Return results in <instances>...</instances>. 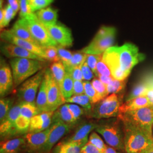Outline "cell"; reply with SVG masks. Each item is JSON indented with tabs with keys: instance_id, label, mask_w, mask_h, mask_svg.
<instances>
[{
	"instance_id": "obj_34",
	"label": "cell",
	"mask_w": 153,
	"mask_h": 153,
	"mask_svg": "<svg viewBox=\"0 0 153 153\" xmlns=\"http://www.w3.org/2000/svg\"><path fill=\"white\" fill-rule=\"evenodd\" d=\"M13 100L10 98H1L0 100V121L5 119L6 116L11 109Z\"/></svg>"
},
{
	"instance_id": "obj_26",
	"label": "cell",
	"mask_w": 153,
	"mask_h": 153,
	"mask_svg": "<svg viewBox=\"0 0 153 153\" xmlns=\"http://www.w3.org/2000/svg\"><path fill=\"white\" fill-rule=\"evenodd\" d=\"M26 143L25 138H16L1 142L0 153H16Z\"/></svg>"
},
{
	"instance_id": "obj_47",
	"label": "cell",
	"mask_w": 153,
	"mask_h": 153,
	"mask_svg": "<svg viewBox=\"0 0 153 153\" xmlns=\"http://www.w3.org/2000/svg\"><path fill=\"white\" fill-rule=\"evenodd\" d=\"M68 108L71 112V114L73 115L75 120L78 122V120L82 115L85 114L86 111L84 108L80 107L78 104H67Z\"/></svg>"
},
{
	"instance_id": "obj_48",
	"label": "cell",
	"mask_w": 153,
	"mask_h": 153,
	"mask_svg": "<svg viewBox=\"0 0 153 153\" xmlns=\"http://www.w3.org/2000/svg\"><path fill=\"white\" fill-rule=\"evenodd\" d=\"M81 70H82L83 79L85 81H90L93 79L95 76V74L92 71V70L90 69V68L88 66V64L86 61H85L82 65L81 66Z\"/></svg>"
},
{
	"instance_id": "obj_56",
	"label": "cell",
	"mask_w": 153,
	"mask_h": 153,
	"mask_svg": "<svg viewBox=\"0 0 153 153\" xmlns=\"http://www.w3.org/2000/svg\"><path fill=\"white\" fill-rule=\"evenodd\" d=\"M140 153H153V144Z\"/></svg>"
},
{
	"instance_id": "obj_50",
	"label": "cell",
	"mask_w": 153,
	"mask_h": 153,
	"mask_svg": "<svg viewBox=\"0 0 153 153\" xmlns=\"http://www.w3.org/2000/svg\"><path fill=\"white\" fill-rule=\"evenodd\" d=\"M84 94L85 88L83 82L82 81H74V95H82Z\"/></svg>"
},
{
	"instance_id": "obj_20",
	"label": "cell",
	"mask_w": 153,
	"mask_h": 153,
	"mask_svg": "<svg viewBox=\"0 0 153 153\" xmlns=\"http://www.w3.org/2000/svg\"><path fill=\"white\" fill-rule=\"evenodd\" d=\"M88 141V140L79 141L66 140L60 142L55 146L53 153H81V149Z\"/></svg>"
},
{
	"instance_id": "obj_54",
	"label": "cell",
	"mask_w": 153,
	"mask_h": 153,
	"mask_svg": "<svg viewBox=\"0 0 153 153\" xmlns=\"http://www.w3.org/2000/svg\"><path fill=\"white\" fill-rule=\"evenodd\" d=\"M103 153H117V152H116V150L114 148L107 145L105 150H104V152Z\"/></svg>"
},
{
	"instance_id": "obj_8",
	"label": "cell",
	"mask_w": 153,
	"mask_h": 153,
	"mask_svg": "<svg viewBox=\"0 0 153 153\" xmlns=\"http://www.w3.org/2000/svg\"><path fill=\"white\" fill-rule=\"evenodd\" d=\"M116 48L121 68L128 74L134 66L145 59L144 55L139 53L138 48L134 44L126 43Z\"/></svg>"
},
{
	"instance_id": "obj_22",
	"label": "cell",
	"mask_w": 153,
	"mask_h": 153,
	"mask_svg": "<svg viewBox=\"0 0 153 153\" xmlns=\"http://www.w3.org/2000/svg\"><path fill=\"white\" fill-rule=\"evenodd\" d=\"M148 107H150V103L149 99L146 96H141L126 100L124 103L121 105L119 113L136 110Z\"/></svg>"
},
{
	"instance_id": "obj_45",
	"label": "cell",
	"mask_w": 153,
	"mask_h": 153,
	"mask_svg": "<svg viewBox=\"0 0 153 153\" xmlns=\"http://www.w3.org/2000/svg\"><path fill=\"white\" fill-rule=\"evenodd\" d=\"M65 69L66 73L69 74L74 81H83V76L82 74L81 66L66 68Z\"/></svg>"
},
{
	"instance_id": "obj_9",
	"label": "cell",
	"mask_w": 153,
	"mask_h": 153,
	"mask_svg": "<svg viewBox=\"0 0 153 153\" xmlns=\"http://www.w3.org/2000/svg\"><path fill=\"white\" fill-rule=\"evenodd\" d=\"M26 25L33 38L42 47L57 46L58 43L52 38L46 27L39 21L35 13L25 18Z\"/></svg>"
},
{
	"instance_id": "obj_35",
	"label": "cell",
	"mask_w": 153,
	"mask_h": 153,
	"mask_svg": "<svg viewBox=\"0 0 153 153\" xmlns=\"http://www.w3.org/2000/svg\"><path fill=\"white\" fill-rule=\"evenodd\" d=\"M57 48L60 59L62 62L64 66L66 67L69 66L73 53H72L71 51L64 48V47H62L60 45H58Z\"/></svg>"
},
{
	"instance_id": "obj_12",
	"label": "cell",
	"mask_w": 153,
	"mask_h": 153,
	"mask_svg": "<svg viewBox=\"0 0 153 153\" xmlns=\"http://www.w3.org/2000/svg\"><path fill=\"white\" fill-rule=\"evenodd\" d=\"M102 59L109 67L112 77L117 80L124 81L129 74L121 68L116 47H111L103 54Z\"/></svg>"
},
{
	"instance_id": "obj_41",
	"label": "cell",
	"mask_w": 153,
	"mask_h": 153,
	"mask_svg": "<svg viewBox=\"0 0 153 153\" xmlns=\"http://www.w3.org/2000/svg\"><path fill=\"white\" fill-rule=\"evenodd\" d=\"M43 48L46 55L47 60L53 62L60 61L58 54V50L57 46H50Z\"/></svg>"
},
{
	"instance_id": "obj_38",
	"label": "cell",
	"mask_w": 153,
	"mask_h": 153,
	"mask_svg": "<svg viewBox=\"0 0 153 153\" xmlns=\"http://www.w3.org/2000/svg\"><path fill=\"white\" fill-rule=\"evenodd\" d=\"M88 141L95 146L102 153L104 152L107 147L103 140L99 136L97 131H93L90 134L88 137Z\"/></svg>"
},
{
	"instance_id": "obj_28",
	"label": "cell",
	"mask_w": 153,
	"mask_h": 153,
	"mask_svg": "<svg viewBox=\"0 0 153 153\" xmlns=\"http://www.w3.org/2000/svg\"><path fill=\"white\" fill-rule=\"evenodd\" d=\"M66 102L79 105L85 109L86 112H90L92 109L91 101L85 94L82 95H74L70 98L68 99Z\"/></svg>"
},
{
	"instance_id": "obj_52",
	"label": "cell",
	"mask_w": 153,
	"mask_h": 153,
	"mask_svg": "<svg viewBox=\"0 0 153 153\" xmlns=\"http://www.w3.org/2000/svg\"><path fill=\"white\" fill-rule=\"evenodd\" d=\"M99 79L104 83L105 85H108L110 82L112 81L114 78L112 76H103L100 75L98 76Z\"/></svg>"
},
{
	"instance_id": "obj_25",
	"label": "cell",
	"mask_w": 153,
	"mask_h": 153,
	"mask_svg": "<svg viewBox=\"0 0 153 153\" xmlns=\"http://www.w3.org/2000/svg\"><path fill=\"white\" fill-rule=\"evenodd\" d=\"M47 93H48V81L44 74V78L39 88L38 94L35 102L40 113L47 111Z\"/></svg>"
},
{
	"instance_id": "obj_46",
	"label": "cell",
	"mask_w": 153,
	"mask_h": 153,
	"mask_svg": "<svg viewBox=\"0 0 153 153\" xmlns=\"http://www.w3.org/2000/svg\"><path fill=\"white\" fill-rule=\"evenodd\" d=\"M103 55H88L86 58L85 61L88 64V66L90 68L92 71L95 74L96 72L97 65L100 60L102 58Z\"/></svg>"
},
{
	"instance_id": "obj_14",
	"label": "cell",
	"mask_w": 153,
	"mask_h": 153,
	"mask_svg": "<svg viewBox=\"0 0 153 153\" xmlns=\"http://www.w3.org/2000/svg\"><path fill=\"white\" fill-rule=\"evenodd\" d=\"M52 38L58 43L64 47H71L73 38L71 30L61 24H55L46 27Z\"/></svg>"
},
{
	"instance_id": "obj_43",
	"label": "cell",
	"mask_w": 153,
	"mask_h": 153,
	"mask_svg": "<svg viewBox=\"0 0 153 153\" xmlns=\"http://www.w3.org/2000/svg\"><path fill=\"white\" fill-rule=\"evenodd\" d=\"M95 75L97 77L100 75L112 76L109 67L105 64L102 58L99 61L97 65L96 72L95 73Z\"/></svg>"
},
{
	"instance_id": "obj_10",
	"label": "cell",
	"mask_w": 153,
	"mask_h": 153,
	"mask_svg": "<svg viewBox=\"0 0 153 153\" xmlns=\"http://www.w3.org/2000/svg\"><path fill=\"white\" fill-rule=\"evenodd\" d=\"M45 75L48 81L47 111L55 112L62 105L65 103V99L62 94L58 83L52 76L50 69L46 68Z\"/></svg>"
},
{
	"instance_id": "obj_21",
	"label": "cell",
	"mask_w": 153,
	"mask_h": 153,
	"mask_svg": "<svg viewBox=\"0 0 153 153\" xmlns=\"http://www.w3.org/2000/svg\"><path fill=\"white\" fill-rule=\"evenodd\" d=\"M97 126V124L93 122L84 123L78 127L74 134L67 140L71 141L88 140V134L95 129Z\"/></svg>"
},
{
	"instance_id": "obj_51",
	"label": "cell",
	"mask_w": 153,
	"mask_h": 153,
	"mask_svg": "<svg viewBox=\"0 0 153 153\" xmlns=\"http://www.w3.org/2000/svg\"><path fill=\"white\" fill-rule=\"evenodd\" d=\"M8 4L10 6L14 11L17 13L19 10V0H7Z\"/></svg>"
},
{
	"instance_id": "obj_23",
	"label": "cell",
	"mask_w": 153,
	"mask_h": 153,
	"mask_svg": "<svg viewBox=\"0 0 153 153\" xmlns=\"http://www.w3.org/2000/svg\"><path fill=\"white\" fill-rule=\"evenodd\" d=\"M39 21L45 27L57 23V10L51 7H47L35 13Z\"/></svg>"
},
{
	"instance_id": "obj_31",
	"label": "cell",
	"mask_w": 153,
	"mask_h": 153,
	"mask_svg": "<svg viewBox=\"0 0 153 153\" xmlns=\"http://www.w3.org/2000/svg\"><path fill=\"white\" fill-rule=\"evenodd\" d=\"M30 124V119L27 118L22 115H19V117L16 119L14 124V128L16 132V134L27 133L29 130Z\"/></svg>"
},
{
	"instance_id": "obj_6",
	"label": "cell",
	"mask_w": 153,
	"mask_h": 153,
	"mask_svg": "<svg viewBox=\"0 0 153 153\" xmlns=\"http://www.w3.org/2000/svg\"><path fill=\"white\" fill-rule=\"evenodd\" d=\"M120 97L111 94L96 104L88 112L89 116L97 119H109L117 116L121 105Z\"/></svg>"
},
{
	"instance_id": "obj_1",
	"label": "cell",
	"mask_w": 153,
	"mask_h": 153,
	"mask_svg": "<svg viewBox=\"0 0 153 153\" xmlns=\"http://www.w3.org/2000/svg\"><path fill=\"white\" fill-rule=\"evenodd\" d=\"M95 131L103 137L108 146L116 150L126 152L123 126L117 117L100 123L98 124Z\"/></svg>"
},
{
	"instance_id": "obj_32",
	"label": "cell",
	"mask_w": 153,
	"mask_h": 153,
	"mask_svg": "<svg viewBox=\"0 0 153 153\" xmlns=\"http://www.w3.org/2000/svg\"><path fill=\"white\" fill-rule=\"evenodd\" d=\"M39 114H40V111L35 103H22L21 107V115L31 119Z\"/></svg>"
},
{
	"instance_id": "obj_49",
	"label": "cell",
	"mask_w": 153,
	"mask_h": 153,
	"mask_svg": "<svg viewBox=\"0 0 153 153\" xmlns=\"http://www.w3.org/2000/svg\"><path fill=\"white\" fill-rule=\"evenodd\" d=\"M81 153H102L98 148L89 141L81 149Z\"/></svg>"
},
{
	"instance_id": "obj_18",
	"label": "cell",
	"mask_w": 153,
	"mask_h": 153,
	"mask_svg": "<svg viewBox=\"0 0 153 153\" xmlns=\"http://www.w3.org/2000/svg\"><path fill=\"white\" fill-rule=\"evenodd\" d=\"M54 112H44L33 116L30 119L28 132L36 133L48 128L52 124Z\"/></svg>"
},
{
	"instance_id": "obj_5",
	"label": "cell",
	"mask_w": 153,
	"mask_h": 153,
	"mask_svg": "<svg viewBox=\"0 0 153 153\" xmlns=\"http://www.w3.org/2000/svg\"><path fill=\"white\" fill-rule=\"evenodd\" d=\"M116 33V30L115 27H102L90 44L83 48L81 52L88 55H103L114 43Z\"/></svg>"
},
{
	"instance_id": "obj_4",
	"label": "cell",
	"mask_w": 153,
	"mask_h": 153,
	"mask_svg": "<svg viewBox=\"0 0 153 153\" xmlns=\"http://www.w3.org/2000/svg\"><path fill=\"white\" fill-rule=\"evenodd\" d=\"M123 126L126 153H140L153 145V134L133 126Z\"/></svg>"
},
{
	"instance_id": "obj_11",
	"label": "cell",
	"mask_w": 153,
	"mask_h": 153,
	"mask_svg": "<svg viewBox=\"0 0 153 153\" xmlns=\"http://www.w3.org/2000/svg\"><path fill=\"white\" fill-rule=\"evenodd\" d=\"M1 39L5 43L14 44L21 47L47 60L46 55L43 47L16 37V36L14 35L10 32V30L2 31V32L1 33Z\"/></svg>"
},
{
	"instance_id": "obj_40",
	"label": "cell",
	"mask_w": 153,
	"mask_h": 153,
	"mask_svg": "<svg viewBox=\"0 0 153 153\" xmlns=\"http://www.w3.org/2000/svg\"><path fill=\"white\" fill-rule=\"evenodd\" d=\"M53 0H29L31 11L35 13L49 6Z\"/></svg>"
},
{
	"instance_id": "obj_19",
	"label": "cell",
	"mask_w": 153,
	"mask_h": 153,
	"mask_svg": "<svg viewBox=\"0 0 153 153\" xmlns=\"http://www.w3.org/2000/svg\"><path fill=\"white\" fill-rule=\"evenodd\" d=\"M14 35L19 38L27 40L33 44L40 45L33 37L28 29L25 18H19L10 30Z\"/></svg>"
},
{
	"instance_id": "obj_7",
	"label": "cell",
	"mask_w": 153,
	"mask_h": 153,
	"mask_svg": "<svg viewBox=\"0 0 153 153\" xmlns=\"http://www.w3.org/2000/svg\"><path fill=\"white\" fill-rule=\"evenodd\" d=\"M45 69L46 68L42 69L22 83L17 91L18 102L35 103L36 95L44 78Z\"/></svg>"
},
{
	"instance_id": "obj_57",
	"label": "cell",
	"mask_w": 153,
	"mask_h": 153,
	"mask_svg": "<svg viewBox=\"0 0 153 153\" xmlns=\"http://www.w3.org/2000/svg\"><path fill=\"white\" fill-rule=\"evenodd\" d=\"M117 153H120V152H117Z\"/></svg>"
},
{
	"instance_id": "obj_55",
	"label": "cell",
	"mask_w": 153,
	"mask_h": 153,
	"mask_svg": "<svg viewBox=\"0 0 153 153\" xmlns=\"http://www.w3.org/2000/svg\"><path fill=\"white\" fill-rule=\"evenodd\" d=\"M145 80L148 83V86L150 88H153V75L151 76H149Z\"/></svg>"
},
{
	"instance_id": "obj_27",
	"label": "cell",
	"mask_w": 153,
	"mask_h": 153,
	"mask_svg": "<svg viewBox=\"0 0 153 153\" xmlns=\"http://www.w3.org/2000/svg\"><path fill=\"white\" fill-rule=\"evenodd\" d=\"M60 88L65 100L74 95V79L69 74L66 73Z\"/></svg>"
},
{
	"instance_id": "obj_24",
	"label": "cell",
	"mask_w": 153,
	"mask_h": 153,
	"mask_svg": "<svg viewBox=\"0 0 153 153\" xmlns=\"http://www.w3.org/2000/svg\"><path fill=\"white\" fill-rule=\"evenodd\" d=\"M57 121H61L72 127L77 123L74 119L67 104L62 105L54 112L52 116V123Z\"/></svg>"
},
{
	"instance_id": "obj_39",
	"label": "cell",
	"mask_w": 153,
	"mask_h": 153,
	"mask_svg": "<svg viewBox=\"0 0 153 153\" xmlns=\"http://www.w3.org/2000/svg\"><path fill=\"white\" fill-rule=\"evenodd\" d=\"M3 9L4 16L3 21L1 23H0L1 29H2L3 28L7 26L11 19H13L16 15V13L12 9L10 6L9 4H7Z\"/></svg>"
},
{
	"instance_id": "obj_15",
	"label": "cell",
	"mask_w": 153,
	"mask_h": 153,
	"mask_svg": "<svg viewBox=\"0 0 153 153\" xmlns=\"http://www.w3.org/2000/svg\"><path fill=\"white\" fill-rule=\"evenodd\" d=\"M1 51L3 55L9 58L19 57L38 60L43 61H47L43 58L35 55L21 47L8 43H5L1 45Z\"/></svg>"
},
{
	"instance_id": "obj_44",
	"label": "cell",
	"mask_w": 153,
	"mask_h": 153,
	"mask_svg": "<svg viewBox=\"0 0 153 153\" xmlns=\"http://www.w3.org/2000/svg\"><path fill=\"white\" fill-rule=\"evenodd\" d=\"M19 17L25 18L33 13L31 11L29 0H19Z\"/></svg>"
},
{
	"instance_id": "obj_3",
	"label": "cell",
	"mask_w": 153,
	"mask_h": 153,
	"mask_svg": "<svg viewBox=\"0 0 153 153\" xmlns=\"http://www.w3.org/2000/svg\"><path fill=\"white\" fill-rule=\"evenodd\" d=\"M123 126H130L153 134V109L150 107L119 113Z\"/></svg>"
},
{
	"instance_id": "obj_2",
	"label": "cell",
	"mask_w": 153,
	"mask_h": 153,
	"mask_svg": "<svg viewBox=\"0 0 153 153\" xmlns=\"http://www.w3.org/2000/svg\"><path fill=\"white\" fill-rule=\"evenodd\" d=\"M10 64L14 79V86L16 88L44 69L47 65V61L15 57L10 60Z\"/></svg>"
},
{
	"instance_id": "obj_16",
	"label": "cell",
	"mask_w": 153,
	"mask_h": 153,
	"mask_svg": "<svg viewBox=\"0 0 153 153\" xmlns=\"http://www.w3.org/2000/svg\"><path fill=\"white\" fill-rule=\"evenodd\" d=\"M14 79L10 67L3 59L1 60L0 66V95L4 98L10 93L13 88Z\"/></svg>"
},
{
	"instance_id": "obj_37",
	"label": "cell",
	"mask_w": 153,
	"mask_h": 153,
	"mask_svg": "<svg viewBox=\"0 0 153 153\" xmlns=\"http://www.w3.org/2000/svg\"><path fill=\"white\" fill-rule=\"evenodd\" d=\"M126 80L119 81L113 79L112 81L107 85V88L108 94H117L124 88L126 86Z\"/></svg>"
},
{
	"instance_id": "obj_33",
	"label": "cell",
	"mask_w": 153,
	"mask_h": 153,
	"mask_svg": "<svg viewBox=\"0 0 153 153\" xmlns=\"http://www.w3.org/2000/svg\"><path fill=\"white\" fill-rule=\"evenodd\" d=\"M83 84L85 88V94L90 98L91 104H96L102 100L93 87L91 82L85 81L83 82Z\"/></svg>"
},
{
	"instance_id": "obj_42",
	"label": "cell",
	"mask_w": 153,
	"mask_h": 153,
	"mask_svg": "<svg viewBox=\"0 0 153 153\" xmlns=\"http://www.w3.org/2000/svg\"><path fill=\"white\" fill-rule=\"evenodd\" d=\"M86 56L87 54L82 53L81 51L79 52L73 53V57L71 61L70 65L68 66L65 67V68L81 66L82 65V64L86 60Z\"/></svg>"
},
{
	"instance_id": "obj_30",
	"label": "cell",
	"mask_w": 153,
	"mask_h": 153,
	"mask_svg": "<svg viewBox=\"0 0 153 153\" xmlns=\"http://www.w3.org/2000/svg\"><path fill=\"white\" fill-rule=\"evenodd\" d=\"M149 88V86H148V83L145 79L140 82L133 88L131 92L127 97L126 100L136 98L141 96H146Z\"/></svg>"
},
{
	"instance_id": "obj_29",
	"label": "cell",
	"mask_w": 153,
	"mask_h": 153,
	"mask_svg": "<svg viewBox=\"0 0 153 153\" xmlns=\"http://www.w3.org/2000/svg\"><path fill=\"white\" fill-rule=\"evenodd\" d=\"M50 70L52 74V76L60 86L66 74L65 66L62 62L61 61H59L53 62L51 65Z\"/></svg>"
},
{
	"instance_id": "obj_13",
	"label": "cell",
	"mask_w": 153,
	"mask_h": 153,
	"mask_svg": "<svg viewBox=\"0 0 153 153\" xmlns=\"http://www.w3.org/2000/svg\"><path fill=\"white\" fill-rule=\"evenodd\" d=\"M71 126L61 121L54 122L51 125V131L48 139L40 150L42 152H48L62 137L71 129Z\"/></svg>"
},
{
	"instance_id": "obj_36",
	"label": "cell",
	"mask_w": 153,
	"mask_h": 153,
	"mask_svg": "<svg viewBox=\"0 0 153 153\" xmlns=\"http://www.w3.org/2000/svg\"><path fill=\"white\" fill-rule=\"evenodd\" d=\"M91 83L93 85V87L94 88L95 90L98 94L99 97L102 99L107 97V95L109 94L106 85H105L104 83L99 79V78H94Z\"/></svg>"
},
{
	"instance_id": "obj_53",
	"label": "cell",
	"mask_w": 153,
	"mask_h": 153,
	"mask_svg": "<svg viewBox=\"0 0 153 153\" xmlns=\"http://www.w3.org/2000/svg\"><path fill=\"white\" fill-rule=\"evenodd\" d=\"M146 96L148 97L150 101V107H152L153 109V88L149 87Z\"/></svg>"
},
{
	"instance_id": "obj_17",
	"label": "cell",
	"mask_w": 153,
	"mask_h": 153,
	"mask_svg": "<svg viewBox=\"0 0 153 153\" xmlns=\"http://www.w3.org/2000/svg\"><path fill=\"white\" fill-rule=\"evenodd\" d=\"M51 131V126L47 129L36 133L28 132L25 136V139L28 146L32 150H41L47 141Z\"/></svg>"
}]
</instances>
